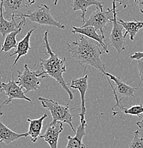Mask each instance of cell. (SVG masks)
Returning <instances> with one entry per match:
<instances>
[{
  "instance_id": "obj_1",
  "label": "cell",
  "mask_w": 143,
  "mask_h": 148,
  "mask_svg": "<svg viewBox=\"0 0 143 148\" xmlns=\"http://www.w3.org/2000/svg\"><path fill=\"white\" fill-rule=\"evenodd\" d=\"M67 50L84 71L88 66L98 69L103 75H106V66L101 59L102 51L100 44L94 40L81 35L79 38L72 43H67Z\"/></svg>"
},
{
  "instance_id": "obj_2",
  "label": "cell",
  "mask_w": 143,
  "mask_h": 148,
  "mask_svg": "<svg viewBox=\"0 0 143 148\" xmlns=\"http://www.w3.org/2000/svg\"><path fill=\"white\" fill-rule=\"evenodd\" d=\"M43 46L46 49V51L43 53L48 56V58L47 59L40 58L41 64H40L39 71H41V72L38 73V75L42 79L47 77H51L54 78L57 81V84L60 86L69 95L70 100L67 103V105H69L74 98V95L70 89L69 88L67 83L63 78V73L67 71L65 67L66 58H60L53 51L48 42V32L47 31L43 34Z\"/></svg>"
},
{
  "instance_id": "obj_3",
  "label": "cell",
  "mask_w": 143,
  "mask_h": 148,
  "mask_svg": "<svg viewBox=\"0 0 143 148\" xmlns=\"http://www.w3.org/2000/svg\"><path fill=\"white\" fill-rule=\"evenodd\" d=\"M38 101H41V104L44 108H47L50 112L52 117H53V121L51 124L57 123V122H61L62 123H67L70 126L72 131L76 132L73 125V115L70 113V108H69V105L62 106L59 104L58 102H55L50 99H47L43 97H39Z\"/></svg>"
},
{
  "instance_id": "obj_4",
  "label": "cell",
  "mask_w": 143,
  "mask_h": 148,
  "mask_svg": "<svg viewBox=\"0 0 143 148\" xmlns=\"http://www.w3.org/2000/svg\"><path fill=\"white\" fill-rule=\"evenodd\" d=\"M113 18V13L112 9L108 8L106 10H104L103 7H96V10L90 15L88 19L85 20L84 24L81 27H94L96 32L99 31L104 39L105 40L104 36V30L106 28V26L109 23H111Z\"/></svg>"
},
{
  "instance_id": "obj_5",
  "label": "cell",
  "mask_w": 143,
  "mask_h": 148,
  "mask_svg": "<svg viewBox=\"0 0 143 148\" xmlns=\"http://www.w3.org/2000/svg\"><path fill=\"white\" fill-rule=\"evenodd\" d=\"M24 17L28 18L32 22L37 23L40 25L53 26L58 29H64L65 26L59 21H57L52 16L50 12V7L46 4H41L35 10L28 12Z\"/></svg>"
},
{
  "instance_id": "obj_6",
  "label": "cell",
  "mask_w": 143,
  "mask_h": 148,
  "mask_svg": "<svg viewBox=\"0 0 143 148\" xmlns=\"http://www.w3.org/2000/svg\"><path fill=\"white\" fill-rule=\"evenodd\" d=\"M18 80L16 83L25 90V92L29 91H36L40 88V83L42 78L38 75L40 71H33L29 69L27 64L24 65V70L23 72L17 71Z\"/></svg>"
},
{
  "instance_id": "obj_7",
  "label": "cell",
  "mask_w": 143,
  "mask_h": 148,
  "mask_svg": "<svg viewBox=\"0 0 143 148\" xmlns=\"http://www.w3.org/2000/svg\"><path fill=\"white\" fill-rule=\"evenodd\" d=\"M1 4L6 19L12 17L22 19L24 15L28 12V7H30L27 0H1Z\"/></svg>"
},
{
  "instance_id": "obj_8",
  "label": "cell",
  "mask_w": 143,
  "mask_h": 148,
  "mask_svg": "<svg viewBox=\"0 0 143 148\" xmlns=\"http://www.w3.org/2000/svg\"><path fill=\"white\" fill-rule=\"evenodd\" d=\"M112 4H113L112 10H113V18L111 21L113 24V28H112L111 33L110 35V45L114 47L115 49L120 54L125 49V38L124 37V34H123V30L124 29L123 27L119 24L118 21L117 20L118 12L119 10H116V7L118 6H116V1L113 0Z\"/></svg>"
},
{
  "instance_id": "obj_9",
  "label": "cell",
  "mask_w": 143,
  "mask_h": 148,
  "mask_svg": "<svg viewBox=\"0 0 143 148\" xmlns=\"http://www.w3.org/2000/svg\"><path fill=\"white\" fill-rule=\"evenodd\" d=\"M1 87L8 98L0 106L1 108L4 105L9 104L12 103L14 99H23L28 101L29 103H32L31 100L25 95V93L22 90V88L20 87L14 81V73L12 74V80H9L8 83H1Z\"/></svg>"
},
{
  "instance_id": "obj_10",
  "label": "cell",
  "mask_w": 143,
  "mask_h": 148,
  "mask_svg": "<svg viewBox=\"0 0 143 148\" xmlns=\"http://www.w3.org/2000/svg\"><path fill=\"white\" fill-rule=\"evenodd\" d=\"M105 76L106 77L108 81V83L110 84V87H111L112 90H113V92L114 96L117 97L116 88H114L113 87V86H112L111 83H110V80L109 79H110L111 81H114V82L116 83L117 90H118V93L122 96V98H123V97H128V98H133V97H135L134 92L135 90H138V88L131 87V86H130L129 85L126 84L125 83H124L123 81H121L120 78H117L116 76L113 75V74H110L106 72ZM116 97H115V98H116ZM122 98H121V99H122Z\"/></svg>"
},
{
  "instance_id": "obj_11",
  "label": "cell",
  "mask_w": 143,
  "mask_h": 148,
  "mask_svg": "<svg viewBox=\"0 0 143 148\" xmlns=\"http://www.w3.org/2000/svg\"><path fill=\"white\" fill-rule=\"evenodd\" d=\"M80 117V124L77 129L75 135L74 137L68 135L67 137L68 143H67L66 148H86L85 145L82 143V139L84 135H86V127H87V123L84 115L79 113Z\"/></svg>"
},
{
  "instance_id": "obj_12",
  "label": "cell",
  "mask_w": 143,
  "mask_h": 148,
  "mask_svg": "<svg viewBox=\"0 0 143 148\" xmlns=\"http://www.w3.org/2000/svg\"><path fill=\"white\" fill-rule=\"evenodd\" d=\"M62 130V123L61 122H57L54 124L50 123L45 133L40 135L39 138L44 139L46 143L50 145V148H58L59 135Z\"/></svg>"
},
{
  "instance_id": "obj_13",
  "label": "cell",
  "mask_w": 143,
  "mask_h": 148,
  "mask_svg": "<svg viewBox=\"0 0 143 148\" xmlns=\"http://www.w3.org/2000/svg\"><path fill=\"white\" fill-rule=\"evenodd\" d=\"M72 32L73 34H79L84 35V36H87L91 39L94 40L100 44V46H102L103 49L105 50L106 53H108V49L105 40L104 39L101 34H98L94 27H91V26L81 27H73L72 28Z\"/></svg>"
},
{
  "instance_id": "obj_14",
  "label": "cell",
  "mask_w": 143,
  "mask_h": 148,
  "mask_svg": "<svg viewBox=\"0 0 143 148\" xmlns=\"http://www.w3.org/2000/svg\"><path fill=\"white\" fill-rule=\"evenodd\" d=\"M24 24H26L25 17L23 18L18 24L16 23L14 17L11 18V21L6 19L3 14L2 5L0 4V34L3 38H5L6 36L11 32L17 30Z\"/></svg>"
},
{
  "instance_id": "obj_15",
  "label": "cell",
  "mask_w": 143,
  "mask_h": 148,
  "mask_svg": "<svg viewBox=\"0 0 143 148\" xmlns=\"http://www.w3.org/2000/svg\"><path fill=\"white\" fill-rule=\"evenodd\" d=\"M88 75L85 74L84 76L79 78H74L72 80L70 87L72 88L77 89L79 91L81 95V114L85 115L86 107H85V95L88 88Z\"/></svg>"
},
{
  "instance_id": "obj_16",
  "label": "cell",
  "mask_w": 143,
  "mask_h": 148,
  "mask_svg": "<svg viewBox=\"0 0 143 148\" xmlns=\"http://www.w3.org/2000/svg\"><path fill=\"white\" fill-rule=\"evenodd\" d=\"M34 29H33L27 32L26 35L24 36V38L17 44V46H16V51H15L13 53H12V54L9 56H13L14 55H17V57H16V58L14 60L13 64H12L13 66L16 64V63H17V61L20 59L21 57L26 56L27 55L28 51L31 49V47H30V38L32 33H33V31H34Z\"/></svg>"
},
{
  "instance_id": "obj_17",
  "label": "cell",
  "mask_w": 143,
  "mask_h": 148,
  "mask_svg": "<svg viewBox=\"0 0 143 148\" xmlns=\"http://www.w3.org/2000/svg\"><path fill=\"white\" fill-rule=\"evenodd\" d=\"M47 117V114L45 113L42 117L38 119H30L28 118L26 120L29 123L28 127V136L30 137L32 143H36V140L39 138L41 135V130L43 127L44 120Z\"/></svg>"
},
{
  "instance_id": "obj_18",
  "label": "cell",
  "mask_w": 143,
  "mask_h": 148,
  "mask_svg": "<svg viewBox=\"0 0 143 148\" xmlns=\"http://www.w3.org/2000/svg\"><path fill=\"white\" fill-rule=\"evenodd\" d=\"M28 133H16L13 130H10L0 120V143H4L5 144H10L12 142L18 140V139L24 137L27 138Z\"/></svg>"
},
{
  "instance_id": "obj_19",
  "label": "cell",
  "mask_w": 143,
  "mask_h": 148,
  "mask_svg": "<svg viewBox=\"0 0 143 148\" xmlns=\"http://www.w3.org/2000/svg\"><path fill=\"white\" fill-rule=\"evenodd\" d=\"M96 6V7H103V4L97 0H73L71 6L72 11L80 10L81 22L82 24L85 22V15L87 12V8L90 6Z\"/></svg>"
},
{
  "instance_id": "obj_20",
  "label": "cell",
  "mask_w": 143,
  "mask_h": 148,
  "mask_svg": "<svg viewBox=\"0 0 143 148\" xmlns=\"http://www.w3.org/2000/svg\"><path fill=\"white\" fill-rule=\"evenodd\" d=\"M119 24L122 25L123 29L125 30V33L124 34V37H126L127 34L130 36V38L131 41L134 40V38L136 36L137 33L139 32L140 29L143 27V22L139 21L133 18V21H125L123 19L118 20Z\"/></svg>"
},
{
  "instance_id": "obj_21",
  "label": "cell",
  "mask_w": 143,
  "mask_h": 148,
  "mask_svg": "<svg viewBox=\"0 0 143 148\" xmlns=\"http://www.w3.org/2000/svg\"><path fill=\"white\" fill-rule=\"evenodd\" d=\"M25 24H24L21 26L17 30L14 31V32H11L9 34H7L4 38V44H2L1 46V52H8L11 49H14V48H16L17 46V42H16V37L20 32H21L24 27H25Z\"/></svg>"
},
{
  "instance_id": "obj_22",
  "label": "cell",
  "mask_w": 143,
  "mask_h": 148,
  "mask_svg": "<svg viewBox=\"0 0 143 148\" xmlns=\"http://www.w3.org/2000/svg\"><path fill=\"white\" fill-rule=\"evenodd\" d=\"M120 109H121L120 111H113L111 114L113 116H115L117 114L123 112L124 114H126V115H136L139 118H141L143 115V105L142 103H140V104L135 105V106H131L130 108H125L124 106H121Z\"/></svg>"
},
{
  "instance_id": "obj_23",
  "label": "cell",
  "mask_w": 143,
  "mask_h": 148,
  "mask_svg": "<svg viewBox=\"0 0 143 148\" xmlns=\"http://www.w3.org/2000/svg\"><path fill=\"white\" fill-rule=\"evenodd\" d=\"M129 148H143V138L139 130L134 132V138L129 145Z\"/></svg>"
},
{
  "instance_id": "obj_24",
  "label": "cell",
  "mask_w": 143,
  "mask_h": 148,
  "mask_svg": "<svg viewBox=\"0 0 143 148\" xmlns=\"http://www.w3.org/2000/svg\"><path fill=\"white\" fill-rule=\"evenodd\" d=\"M138 69L139 71V75L140 77V83L138 85V87L140 86L141 83L143 82V58L138 60Z\"/></svg>"
},
{
  "instance_id": "obj_25",
  "label": "cell",
  "mask_w": 143,
  "mask_h": 148,
  "mask_svg": "<svg viewBox=\"0 0 143 148\" xmlns=\"http://www.w3.org/2000/svg\"><path fill=\"white\" fill-rule=\"evenodd\" d=\"M142 58H143V51H137L130 56V59L132 60H139Z\"/></svg>"
},
{
  "instance_id": "obj_26",
  "label": "cell",
  "mask_w": 143,
  "mask_h": 148,
  "mask_svg": "<svg viewBox=\"0 0 143 148\" xmlns=\"http://www.w3.org/2000/svg\"><path fill=\"white\" fill-rule=\"evenodd\" d=\"M118 2V6H122L123 9H125L128 6V0H115Z\"/></svg>"
},
{
  "instance_id": "obj_27",
  "label": "cell",
  "mask_w": 143,
  "mask_h": 148,
  "mask_svg": "<svg viewBox=\"0 0 143 148\" xmlns=\"http://www.w3.org/2000/svg\"><path fill=\"white\" fill-rule=\"evenodd\" d=\"M135 4L138 7L140 12L143 14V0H134Z\"/></svg>"
},
{
  "instance_id": "obj_28",
  "label": "cell",
  "mask_w": 143,
  "mask_h": 148,
  "mask_svg": "<svg viewBox=\"0 0 143 148\" xmlns=\"http://www.w3.org/2000/svg\"><path fill=\"white\" fill-rule=\"evenodd\" d=\"M141 118H142L141 120H140V121L137 122L136 123V125L138 126V127H140V128H142L143 127V115Z\"/></svg>"
},
{
  "instance_id": "obj_29",
  "label": "cell",
  "mask_w": 143,
  "mask_h": 148,
  "mask_svg": "<svg viewBox=\"0 0 143 148\" xmlns=\"http://www.w3.org/2000/svg\"><path fill=\"white\" fill-rule=\"evenodd\" d=\"M27 1L28 2L29 6H31L32 4H33L35 2H36V0H27Z\"/></svg>"
},
{
  "instance_id": "obj_30",
  "label": "cell",
  "mask_w": 143,
  "mask_h": 148,
  "mask_svg": "<svg viewBox=\"0 0 143 148\" xmlns=\"http://www.w3.org/2000/svg\"><path fill=\"white\" fill-rule=\"evenodd\" d=\"M3 91H4V90H3L2 87H1V79H0V92H1Z\"/></svg>"
},
{
  "instance_id": "obj_31",
  "label": "cell",
  "mask_w": 143,
  "mask_h": 148,
  "mask_svg": "<svg viewBox=\"0 0 143 148\" xmlns=\"http://www.w3.org/2000/svg\"><path fill=\"white\" fill-rule=\"evenodd\" d=\"M58 1H59V0H55V1H54L53 6H56V5H57V4H58Z\"/></svg>"
},
{
  "instance_id": "obj_32",
  "label": "cell",
  "mask_w": 143,
  "mask_h": 148,
  "mask_svg": "<svg viewBox=\"0 0 143 148\" xmlns=\"http://www.w3.org/2000/svg\"><path fill=\"white\" fill-rule=\"evenodd\" d=\"M3 114H4V112H3L2 111H0V116H1V115H2Z\"/></svg>"
},
{
  "instance_id": "obj_33",
  "label": "cell",
  "mask_w": 143,
  "mask_h": 148,
  "mask_svg": "<svg viewBox=\"0 0 143 148\" xmlns=\"http://www.w3.org/2000/svg\"><path fill=\"white\" fill-rule=\"evenodd\" d=\"M1 51H0V54H1Z\"/></svg>"
},
{
  "instance_id": "obj_34",
  "label": "cell",
  "mask_w": 143,
  "mask_h": 148,
  "mask_svg": "<svg viewBox=\"0 0 143 148\" xmlns=\"http://www.w3.org/2000/svg\"><path fill=\"white\" fill-rule=\"evenodd\" d=\"M0 4H1V0H0Z\"/></svg>"
}]
</instances>
